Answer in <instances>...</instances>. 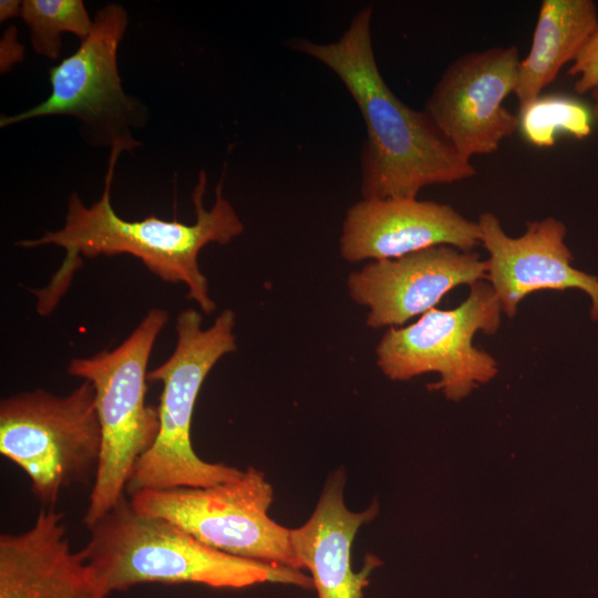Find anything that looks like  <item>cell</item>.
I'll list each match as a JSON object with an SVG mask.
<instances>
[{
  "mask_svg": "<svg viewBox=\"0 0 598 598\" xmlns=\"http://www.w3.org/2000/svg\"><path fill=\"white\" fill-rule=\"evenodd\" d=\"M517 47H493L454 60L425 102L430 115L457 153L471 161L498 150L518 130V116L504 106L518 82Z\"/></svg>",
  "mask_w": 598,
  "mask_h": 598,
  "instance_id": "30bf717a",
  "label": "cell"
},
{
  "mask_svg": "<svg viewBox=\"0 0 598 598\" xmlns=\"http://www.w3.org/2000/svg\"><path fill=\"white\" fill-rule=\"evenodd\" d=\"M590 93L594 101L592 116L598 122V85Z\"/></svg>",
  "mask_w": 598,
  "mask_h": 598,
  "instance_id": "7402d4cb",
  "label": "cell"
},
{
  "mask_svg": "<svg viewBox=\"0 0 598 598\" xmlns=\"http://www.w3.org/2000/svg\"><path fill=\"white\" fill-rule=\"evenodd\" d=\"M486 277L487 261L477 252L443 245L372 260L349 274L347 288L355 303L368 308L369 328H398L435 308L454 288Z\"/></svg>",
  "mask_w": 598,
  "mask_h": 598,
  "instance_id": "8fae6325",
  "label": "cell"
},
{
  "mask_svg": "<svg viewBox=\"0 0 598 598\" xmlns=\"http://www.w3.org/2000/svg\"><path fill=\"white\" fill-rule=\"evenodd\" d=\"M371 19L369 6L333 42H289L290 49L330 69L359 107L367 127L360 152L362 198H416L425 186L475 176L471 161L457 153L430 115L403 103L384 81L373 51Z\"/></svg>",
  "mask_w": 598,
  "mask_h": 598,
  "instance_id": "7a4b0ae2",
  "label": "cell"
},
{
  "mask_svg": "<svg viewBox=\"0 0 598 598\" xmlns=\"http://www.w3.org/2000/svg\"><path fill=\"white\" fill-rule=\"evenodd\" d=\"M22 10V1L19 0H1L0 1V22L8 19L20 17Z\"/></svg>",
  "mask_w": 598,
  "mask_h": 598,
  "instance_id": "44dd1931",
  "label": "cell"
},
{
  "mask_svg": "<svg viewBox=\"0 0 598 598\" xmlns=\"http://www.w3.org/2000/svg\"><path fill=\"white\" fill-rule=\"evenodd\" d=\"M124 151L130 150L121 143L111 147L104 189L99 200L85 206L80 196L72 193L64 225L60 229L16 244L24 248L54 245L65 250L64 259L49 283L31 290L40 316L50 315L68 291L82 265L81 256L94 258L122 254L138 258L163 281L184 283L187 299L194 300L203 313L209 315L216 309L208 281L198 266L199 251L212 243L227 245L244 231L243 221L223 196L224 174L215 187L214 205L207 210L203 205L207 175L205 171L199 172L192 193L196 214L194 224L168 221L157 216L125 220L115 213L111 203L114 169Z\"/></svg>",
  "mask_w": 598,
  "mask_h": 598,
  "instance_id": "6da1fadb",
  "label": "cell"
},
{
  "mask_svg": "<svg viewBox=\"0 0 598 598\" xmlns=\"http://www.w3.org/2000/svg\"><path fill=\"white\" fill-rule=\"evenodd\" d=\"M477 224L481 245L488 252L486 280L508 318L533 292L578 289L590 299V319L598 321V277L573 266L563 221L550 216L529 221L518 237L507 235L498 217L488 212Z\"/></svg>",
  "mask_w": 598,
  "mask_h": 598,
  "instance_id": "7c38bea8",
  "label": "cell"
},
{
  "mask_svg": "<svg viewBox=\"0 0 598 598\" xmlns=\"http://www.w3.org/2000/svg\"><path fill=\"white\" fill-rule=\"evenodd\" d=\"M101 450L95 389L86 380L65 395L35 389L0 402V453L27 474L44 506L94 481Z\"/></svg>",
  "mask_w": 598,
  "mask_h": 598,
  "instance_id": "8992f818",
  "label": "cell"
},
{
  "mask_svg": "<svg viewBox=\"0 0 598 598\" xmlns=\"http://www.w3.org/2000/svg\"><path fill=\"white\" fill-rule=\"evenodd\" d=\"M63 520L43 506L29 529L0 536V598H106Z\"/></svg>",
  "mask_w": 598,
  "mask_h": 598,
  "instance_id": "5bb4252c",
  "label": "cell"
},
{
  "mask_svg": "<svg viewBox=\"0 0 598 598\" xmlns=\"http://www.w3.org/2000/svg\"><path fill=\"white\" fill-rule=\"evenodd\" d=\"M471 251L481 245L477 221L454 207L417 198H361L346 213L339 241L350 262L399 258L435 246Z\"/></svg>",
  "mask_w": 598,
  "mask_h": 598,
  "instance_id": "4fadbf2b",
  "label": "cell"
},
{
  "mask_svg": "<svg viewBox=\"0 0 598 598\" xmlns=\"http://www.w3.org/2000/svg\"><path fill=\"white\" fill-rule=\"evenodd\" d=\"M24 58V47L18 41L17 28L10 25L0 41V71L6 73Z\"/></svg>",
  "mask_w": 598,
  "mask_h": 598,
  "instance_id": "ffe728a7",
  "label": "cell"
},
{
  "mask_svg": "<svg viewBox=\"0 0 598 598\" xmlns=\"http://www.w3.org/2000/svg\"><path fill=\"white\" fill-rule=\"evenodd\" d=\"M87 529L90 537L80 553L106 597L148 582L233 589L264 582L313 587L311 577L298 569L207 546L171 520L138 512L125 496Z\"/></svg>",
  "mask_w": 598,
  "mask_h": 598,
  "instance_id": "3957f363",
  "label": "cell"
},
{
  "mask_svg": "<svg viewBox=\"0 0 598 598\" xmlns=\"http://www.w3.org/2000/svg\"><path fill=\"white\" fill-rule=\"evenodd\" d=\"M598 24L591 0H543L528 54L520 60L514 94L519 105L536 97L574 62Z\"/></svg>",
  "mask_w": 598,
  "mask_h": 598,
  "instance_id": "2e32d148",
  "label": "cell"
},
{
  "mask_svg": "<svg viewBox=\"0 0 598 598\" xmlns=\"http://www.w3.org/2000/svg\"><path fill=\"white\" fill-rule=\"evenodd\" d=\"M518 128L536 147H551L560 133L584 140L591 133L592 112L563 94L539 95L519 105Z\"/></svg>",
  "mask_w": 598,
  "mask_h": 598,
  "instance_id": "e0dca14e",
  "label": "cell"
},
{
  "mask_svg": "<svg viewBox=\"0 0 598 598\" xmlns=\"http://www.w3.org/2000/svg\"><path fill=\"white\" fill-rule=\"evenodd\" d=\"M344 476L334 474L324 486L313 514L290 529V542L301 568L311 574L318 598H363L377 560L369 557L361 571L351 567V547L360 526L377 513L375 505L351 512L343 499Z\"/></svg>",
  "mask_w": 598,
  "mask_h": 598,
  "instance_id": "9a60e30c",
  "label": "cell"
},
{
  "mask_svg": "<svg viewBox=\"0 0 598 598\" xmlns=\"http://www.w3.org/2000/svg\"><path fill=\"white\" fill-rule=\"evenodd\" d=\"M467 298L451 310L433 308L413 323L389 328L375 355L382 373L393 381L435 372L440 380L429 390H442L450 400H461L498 372L497 361L473 344L481 331L494 334L501 326V305L488 282L470 287Z\"/></svg>",
  "mask_w": 598,
  "mask_h": 598,
  "instance_id": "9c48e42d",
  "label": "cell"
},
{
  "mask_svg": "<svg viewBox=\"0 0 598 598\" xmlns=\"http://www.w3.org/2000/svg\"><path fill=\"white\" fill-rule=\"evenodd\" d=\"M272 499L271 485L255 467L236 480L207 487L144 489L130 495L138 512L166 518L217 550L300 570L290 529L268 516Z\"/></svg>",
  "mask_w": 598,
  "mask_h": 598,
  "instance_id": "ba28073f",
  "label": "cell"
},
{
  "mask_svg": "<svg viewBox=\"0 0 598 598\" xmlns=\"http://www.w3.org/2000/svg\"><path fill=\"white\" fill-rule=\"evenodd\" d=\"M168 321L162 308H151L115 349L90 358H73L72 377L92 383L102 430V450L83 524L89 528L125 496L136 462L152 447L159 429L158 408L146 403L147 364Z\"/></svg>",
  "mask_w": 598,
  "mask_h": 598,
  "instance_id": "5b68a950",
  "label": "cell"
},
{
  "mask_svg": "<svg viewBox=\"0 0 598 598\" xmlns=\"http://www.w3.org/2000/svg\"><path fill=\"white\" fill-rule=\"evenodd\" d=\"M128 27V13L107 3L94 16L92 29L74 53L49 69L51 93L33 107L1 115L0 127L37 117L66 115L80 122L83 138L94 147L141 145L133 136L148 121V109L122 86L117 50Z\"/></svg>",
  "mask_w": 598,
  "mask_h": 598,
  "instance_id": "52a82bcc",
  "label": "cell"
},
{
  "mask_svg": "<svg viewBox=\"0 0 598 598\" xmlns=\"http://www.w3.org/2000/svg\"><path fill=\"white\" fill-rule=\"evenodd\" d=\"M568 74L577 78L574 90L578 94L591 92L598 85V24L571 63Z\"/></svg>",
  "mask_w": 598,
  "mask_h": 598,
  "instance_id": "d6986e66",
  "label": "cell"
},
{
  "mask_svg": "<svg viewBox=\"0 0 598 598\" xmlns=\"http://www.w3.org/2000/svg\"><path fill=\"white\" fill-rule=\"evenodd\" d=\"M236 316L224 309L204 329L195 309L176 319L177 342L169 358L147 372V381L163 384L159 429L152 447L136 462L125 493L173 487H207L241 476L243 471L199 458L192 446L190 427L197 395L213 367L237 350Z\"/></svg>",
  "mask_w": 598,
  "mask_h": 598,
  "instance_id": "277c9868",
  "label": "cell"
},
{
  "mask_svg": "<svg viewBox=\"0 0 598 598\" xmlns=\"http://www.w3.org/2000/svg\"><path fill=\"white\" fill-rule=\"evenodd\" d=\"M20 17L29 28L33 50L51 61L60 58L62 33L83 40L93 25L82 0H23Z\"/></svg>",
  "mask_w": 598,
  "mask_h": 598,
  "instance_id": "ac0fdd59",
  "label": "cell"
}]
</instances>
